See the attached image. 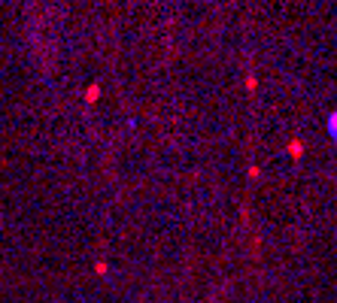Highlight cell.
Here are the masks:
<instances>
[{
	"label": "cell",
	"mask_w": 337,
	"mask_h": 303,
	"mask_svg": "<svg viewBox=\"0 0 337 303\" xmlns=\"http://www.w3.org/2000/svg\"><path fill=\"white\" fill-rule=\"evenodd\" d=\"M325 128H328V137L337 143V112H331V115H328V124H325Z\"/></svg>",
	"instance_id": "obj_1"
}]
</instances>
